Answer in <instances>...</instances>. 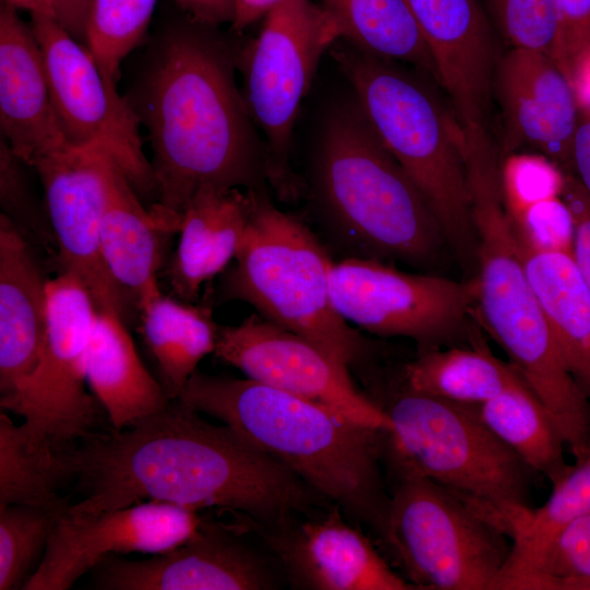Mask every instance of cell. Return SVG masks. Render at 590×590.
<instances>
[{
    "mask_svg": "<svg viewBox=\"0 0 590 590\" xmlns=\"http://www.w3.org/2000/svg\"><path fill=\"white\" fill-rule=\"evenodd\" d=\"M62 459L81 494L67 510L75 516L156 500L275 526L332 506L284 463L179 399L125 429L92 434Z\"/></svg>",
    "mask_w": 590,
    "mask_h": 590,
    "instance_id": "cell-1",
    "label": "cell"
},
{
    "mask_svg": "<svg viewBox=\"0 0 590 590\" xmlns=\"http://www.w3.org/2000/svg\"><path fill=\"white\" fill-rule=\"evenodd\" d=\"M214 27L188 22L157 40L128 101L149 131L157 201L150 212L177 234L202 190L264 189L267 156L234 76V56Z\"/></svg>",
    "mask_w": 590,
    "mask_h": 590,
    "instance_id": "cell-2",
    "label": "cell"
},
{
    "mask_svg": "<svg viewBox=\"0 0 590 590\" xmlns=\"http://www.w3.org/2000/svg\"><path fill=\"white\" fill-rule=\"evenodd\" d=\"M274 457L381 543L390 505L386 432L250 378L197 370L178 398Z\"/></svg>",
    "mask_w": 590,
    "mask_h": 590,
    "instance_id": "cell-3",
    "label": "cell"
},
{
    "mask_svg": "<svg viewBox=\"0 0 590 590\" xmlns=\"http://www.w3.org/2000/svg\"><path fill=\"white\" fill-rule=\"evenodd\" d=\"M311 192L327 233L346 257L428 270L449 249L427 201L357 103L327 117Z\"/></svg>",
    "mask_w": 590,
    "mask_h": 590,
    "instance_id": "cell-4",
    "label": "cell"
},
{
    "mask_svg": "<svg viewBox=\"0 0 590 590\" xmlns=\"http://www.w3.org/2000/svg\"><path fill=\"white\" fill-rule=\"evenodd\" d=\"M465 164L477 235L476 315L581 459L590 453V401L563 359L526 271L502 198L498 153L472 150Z\"/></svg>",
    "mask_w": 590,
    "mask_h": 590,
    "instance_id": "cell-5",
    "label": "cell"
},
{
    "mask_svg": "<svg viewBox=\"0 0 590 590\" xmlns=\"http://www.w3.org/2000/svg\"><path fill=\"white\" fill-rule=\"evenodd\" d=\"M356 103L386 149L416 185L437 217L449 250L473 275V221L464 137L450 107L425 74L378 58L343 39L329 49Z\"/></svg>",
    "mask_w": 590,
    "mask_h": 590,
    "instance_id": "cell-6",
    "label": "cell"
},
{
    "mask_svg": "<svg viewBox=\"0 0 590 590\" xmlns=\"http://www.w3.org/2000/svg\"><path fill=\"white\" fill-rule=\"evenodd\" d=\"M366 393L386 414L384 462L428 477L456 492L509 535L533 508L541 475L500 440L471 404L404 386L397 374L366 376Z\"/></svg>",
    "mask_w": 590,
    "mask_h": 590,
    "instance_id": "cell-7",
    "label": "cell"
},
{
    "mask_svg": "<svg viewBox=\"0 0 590 590\" xmlns=\"http://www.w3.org/2000/svg\"><path fill=\"white\" fill-rule=\"evenodd\" d=\"M221 300H241L262 318L306 339L339 364L373 368L378 349L335 310L329 287L334 262L299 217L252 189V208Z\"/></svg>",
    "mask_w": 590,
    "mask_h": 590,
    "instance_id": "cell-8",
    "label": "cell"
},
{
    "mask_svg": "<svg viewBox=\"0 0 590 590\" xmlns=\"http://www.w3.org/2000/svg\"><path fill=\"white\" fill-rule=\"evenodd\" d=\"M390 505L381 547L416 590H492L509 534L462 496L384 462Z\"/></svg>",
    "mask_w": 590,
    "mask_h": 590,
    "instance_id": "cell-9",
    "label": "cell"
},
{
    "mask_svg": "<svg viewBox=\"0 0 590 590\" xmlns=\"http://www.w3.org/2000/svg\"><path fill=\"white\" fill-rule=\"evenodd\" d=\"M341 39L333 17L311 0H284L264 16L241 57L244 99L264 137L267 181L283 202L302 182L291 165L294 123L322 55Z\"/></svg>",
    "mask_w": 590,
    "mask_h": 590,
    "instance_id": "cell-10",
    "label": "cell"
},
{
    "mask_svg": "<svg viewBox=\"0 0 590 590\" xmlns=\"http://www.w3.org/2000/svg\"><path fill=\"white\" fill-rule=\"evenodd\" d=\"M332 304L359 331L412 340L417 354L471 345L480 335L471 327L476 285L434 273H413L389 262L345 257L329 274Z\"/></svg>",
    "mask_w": 590,
    "mask_h": 590,
    "instance_id": "cell-11",
    "label": "cell"
},
{
    "mask_svg": "<svg viewBox=\"0 0 590 590\" xmlns=\"http://www.w3.org/2000/svg\"><path fill=\"white\" fill-rule=\"evenodd\" d=\"M97 307L81 280H48V322L38 363L2 410L24 417L27 447L62 452L96 433L101 406L85 389L86 351Z\"/></svg>",
    "mask_w": 590,
    "mask_h": 590,
    "instance_id": "cell-12",
    "label": "cell"
},
{
    "mask_svg": "<svg viewBox=\"0 0 590 590\" xmlns=\"http://www.w3.org/2000/svg\"><path fill=\"white\" fill-rule=\"evenodd\" d=\"M50 95L61 129L73 146H98L125 172L139 196H157L151 162L140 137V119L103 75L85 45L47 16L31 14Z\"/></svg>",
    "mask_w": 590,
    "mask_h": 590,
    "instance_id": "cell-13",
    "label": "cell"
},
{
    "mask_svg": "<svg viewBox=\"0 0 590 590\" xmlns=\"http://www.w3.org/2000/svg\"><path fill=\"white\" fill-rule=\"evenodd\" d=\"M116 164L102 148L70 145L38 158L31 168L43 185L60 271L81 280L98 310L129 326L138 319V309L113 280L101 248L102 216Z\"/></svg>",
    "mask_w": 590,
    "mask_h": 590,
    "instance_id": "cell-14",
    "label": "cell"
},
{
    "mask_svg": "<svg viewBox=\"0 0 590 590\" xmlns=\"http://www.w3.org/2000/svg\"><path fill=\"white\" fill-rule=\"evenodd\" d=\"M213 354L247 378L322 405L362 426L390 429L386 414L355 387L346 366L258 314L238 324L220 327Z\"/></svg>",
    "mask_w": 590,
    "mask_h": 590,
    "instance_id": "cell-15",
    "label": "cell"
},
{
    "mask_svg": "<svg viewBox=\"0 0 590 590\" xmlns=\"http://www.w3.org/2000/svg\"><path fill=\"white\" fill-rule=\"evenodd\" d=\"M202 518L181 545L148 559L110 555L93 569L102 590H271L284 574L272 554L250 543L249 529ZM285 578V577H284Z\"/></svg>",
    "mask_w": 590,
    "mask_h": 590,
    "instance_id": "cell-16",
    "label": "cell"
},
{
    "mask_svg": "<svg viewBox=\"0 0 590 590\" xmlns=\"http://www.w3.org/2000/svg\"><path fill=\"white\" fill-rule=\"evenodd\" d=\"M67 510L23 590H67L110 555L168 552L189 540L202 520L199 510L156 500L95 515Z\"/></svg>",
    "mask_w": 590,
    "mask_h": 590,
    "instance_id": "cell-17",
    "label": "cell"
},
{
    "mask_svg": "<svg viewBox=\"0 0 590 590\" xmlns=\"http://www.w3.org/2000/svg\"><path fill=\"white\" fill-rule=\"evenodd\" d=\"M278 560L295 589L415 590L397 574L358 526L335 505L262 526L233 512Z\"/></svg>",
    "mask_w": 590,
    "mask_h": 590,
    "instance_id": "cell-18",
    "label": "cell"
},
{
    "mask_svg": "<svg viewBox=\"0 0 590 590\" xmlns=\"http://www.w3.org/2000/svg\"><path fill=\"white\" fill-rule=\"evenodd\" d=\"M436 64L465 141L492 138L493 80L500 55L483 0H405Z\"/></svg>",
    "mask_w": 590,
    "mask_h": 590,
    "instance_id": "cell-19",
    "label": "cell"
},
{
    "mask_svg": "<svg viewBox=\"0 0 590 590\" xmlns=\"http://www.w3.org/2000/svg\"><path fill=\"white\" fill-rule=\"evenodd\" d=\"M494 97L500 113L503 157L528 149L574 174L579 97L551 56L510 48L498 59Z\"/></svg>",
    "mask_w": 590,
    "mask_h": 590,
    "instance_id": "cell-20",
    "label": "cell"
},
{
    "mask_svg": "<svg viewBox=\"0 0 590 590\" xmlns=\"http://www.w3.org/2000/svg\"><path fill=\"white\" fill-rule=\"evenodd\" d=\"M1 137L28 167L68 142L56 115L45 62L31 24L0 7Z\"/></svg>",
    "mask_w": 590,
    "mask_h": 590,
    "instance_id": "cell-21",
    "label": "cell"
},
{
    "mask_svg": "<svg viewBox=\"0 0 590 590\" xmlns=\"http://www.w3.org/2000/svg\"><path fill=\"white\" fill-rule=\"evenodd\" d=\"M48 280L31 243L0 214V406L34 371L46 337Z\"/></svg>",
    "mask_w": 590,
    "mask_h": 590,
    "instance_id": "cell-22",
    "label": "cell"
},
{
    "mask_svg": "<svg viewBox=\"0 0 590 590\" xmlns=\"http://www.w3.org/2000/svg\"><path fill=\"white\" fill-rule=\"evenodd\" d=\"M252 208V189L202 190L186 208L168 269L176 297L196 303L202 286L234 260Z\"/></svg>",
    "mask_w": 590,
    "mask_h": 590,
    "instance_id": "cell-23",
    "label": "cell"
},
{
    "mask_svg": "<svg viewBox=\"0 0 590 590\" xmlns=\"http://www.w3.org/2000/svg\"><path fill=\"white\" fill-rule=\"evenodd\" d=\"M169 235L116 164L102 216L101 248L109 274L138 311L141 303L162 291L158 272Z\"/></svg>",
    "mask_w": 590,
    "mask_h": 590,
    "instance_id": "cell-24",
    "label": "cell"
},
{
    "mask_svg": "<svg viewBox=\"0 0 590 590\" xmlns=\"http://www.w3.org/2000/svg\"><path fill=\"white\" fill-rule=\"evenodd\" d=\"M85 373L110 429H125L163 410L170 401L158 379L143 365L127 324L115 314L97 310Z\"/></svg>",
    "mask_w": 590,
    "mask_h": 590,
    "instance_id": "cell-25",
    "label": "cell"
},
{
    "mask_svg": "<svg viewBox=\"0 0 590 590\" xmlns=\"http://www.w3.org/2000/svg\"><path fill=\"white\" fill-rule=\"evenodd\" d=\"M139 333L169 400L177 399L199 363L214 353L220 326L211 307L162 291L139 306Z\"/></svg>",
    "mask_w": 590,
    "mask_h": 590,
    "instance_id": "cell-26",
    "label": "cell"
},
{
    "mask_svg": "<svg viewBox=\"0 0 590 590\" xmlns=\"http://www.w3.org/2000/svg\"><path fill=\"white\" fill-rule=\"evenodd\" d=\"M519 246L563 359L590 401V288L570 253Z\"/></svg>",
    "mask_w": 590,
    "mask_h": 590,
    "instance_id": "cell-27",
    "label": "cell"
},
{
    "mask_svg": "<svg viewBox=\"0 0 590 590\" xmlns=\"http://www.w3.org/2000/svg\"><path fill=\"white\" fill-rule=\"evenodd\" d=\"M408 388L463 404H480L523 379L482 340L417 354L396 373Z\"/></svg>",
    "mask_w": 590,
    "mask_h": 590,
    "instance_id": "cell-28",
    "label": "cell"
},
{
    "mask_svg": "<svg viewBox=\"0 0 590 590\" xmlns=\"http://www.w3.org/2000/svg\"><path fill=\"white\" fill-rule=\"evenodd\" d=\"M341 39L362 51L408 64L439 85L435 61L405 0H320Z\"/></svg>",
    "mask_w": 590,
    "mask_h": 590,
    "instance_id": "cell-29",
    "label": "cell"
},
{
    "mask_svg": "<svg viewBox=\"0 0 590 590\" xmlns=\"http://www.w3.org/2000/svg\"><path fill=\"white\" fill-rule=\"evenodd\" d=\"M479 418L531 469L558 482L569 470L566 446L552 414L521 379L498 396L471 404Z\"/></svg>",
    "mask_w": 590,
    "mask_h": 590,
    "instance_id": "cell-30",
    "label": "cell"
},
{
    "mask_svg": "<svg viewBox=\"0 0 590 590\" xmlns=\"http://www.w3.org/2000/svg\"><path fill=\"white\" fill-rule=\"evenodd\" d=\"M590 514V455L576 460L555 484L547 500L527 511L514 527L512 550L492 590H514L557 532Z\"/></svg>",
    "mask_w": 590,
    "mask_h": 590,
    "instance_id": "cell-31",
    "label": "cell"
},
{
    "mask_svg": "<svg viewBox=\"0 0 590 590\" xmlns=\"http://www.w3.org/2000/svg\"><path fill=\"white\" fill-rule=\"evenodd\" d=\"M69 483L61 452L30 449L22 425L0 413V507L19 504L67 510L60 488Z\"/></svg>",
    "mask_w": 590,
    "mask_h": 590,
    "instance_id": "cell-32",
    "label": "cell"
},
{
    "mask_svg": "<svg viewBox=\"0 0 590 590\" xmlns=\"http://www.w3.org/2000/svg\"><path fill=\"white\" fill-rule=\"evenodd\" d=\"M156 0H93L85 46L105 79L116 86L123 58L142 39Z\"/></svg>",
    "mask_w": 590,
    "mask_h": 590,
    "instance_id": "cell-33",
    "label": "cell"
},
{
    "mask_svg": "<svg viewBox=\"0 0 590 590\" xmlns=\"http://www.w3.org/2000/svg\"><path fill=\"white\" fill-rule=\"evenodd\" d=\"M64 511L19 504L0 507V590L22 589Z\"/></svg>",
    "mask_w": 590,
    "mask_h": 590,
    "instance_id": "cell-34",
    "label": "cell"
},
{
    "mask_svg": "<svg viewBox=\"0 0 590 590\" xmlns=\"http://www.w3.org/2000/svg\"><path fill=\"white\" fill-rule=\"evenodd\" d=\"M590 590V514L563 527L514 590Z\"/></svg>",
    "mask_w": 590,
    "mask_h": 590,
    "instance_id": "cell-35",
    "label": "cell"
},
{
    "mask_svg": "<svg viewBox=\"0 0 590 590\" xmlns=\"http://www.w3.org/2000/svg\"><path fill=\"white\" fill-rule=\"evenodd\" d=\"M495 32L510 48L541 51L557 62V0H483Z\"/></svg>",
    "mask_w": 590,
    "mask_h": 590,
    "instance_id": "cell-36",
    "label": "cell"
},
{
    "mask_svg": "<svg viewBox=\"0 0 590 590\" xmlns=\"http://www.w3.org/2000/svg\"><path fill=\"white\" fill-rule=\"evenodd\" d=\"M26 164L19 158L0 135V204L5 214L27 238L51 252L56 241L46 208L37 202L24 172ZM31 243V241H30Z\"/></svg>",
    "mask_w": 590,
    "mask_h": 590,
    "instance_id": "cell-37",
    "label": "cell"
},
{
    "mask_svg": "<svg viewBox=\"0 0 590 590\" xmlns=\"http://www.w3.org/2000/svg\"><path fill=\"white\" fill-rule=\"evenodd\" d=\"M565 174L539 153L517 152L504 157L499 166L503 202L512 215L538 201L560 197Z\"/></svg>",
    "mask_w": 590,
    "mask_h": 590,
    "instance_id": "cell-38",
    "label": "cell"
},
{
    "mask_svg": "<svg viewBox=\"0 0 590 590\" xmlns=\"http://www.w3.org/2000/svg\"><path fill=\"white\" fill-rule=\"evenodd\" d=\"M508 217L523 246L538 251L571 255L574 222L560 197L538 201Z\"/></svg>",
    "mask_w": 590,
    "mask_h": 590,
    "instance_id": "cell-39",
    "label": "cell"
},
{
    "mask_svg": "<svg viewBox=\"0 0 590 590\" xmlns=\"http://www.w3.org/2000/svg\"><path fill=\"white\" fill-rule=\"evenodd\" d=\"M560 34L557 63L575 88L590 57V0H557Z\"/></svg>",
    "mask_w": 590,
    "mask_h": 590,
    "instance_id": "cell-40",
    "label": "cell"
},
{
    "mask_svg": "<svg viewBox=\"0 0 590 590\" xmlns=\"http://www.w3.org/2000/svg\"><path fill=\"white\" fill-rule=\"evenodd\" d=\"M560 198L568 206L574 222L571 257L590 288V200L579 179L571 173L565 174Z\"/></svg>",
    "mask_w": 590,
    "mask_h": 590,
    "instance_id": "cell-41",
    "label": "cell"
},
{
    "mask_svg": "<svg viewBox=\"0 0 590 590\" xmlns=\"http://www.w3.org/2000/svg\"><path fill=\"white\" fill-rule=\"evenodd\" d=\"M14 9L47 16L85 45L86 24L93 0H2Z\"/></svg>",
    "mask_w": 590,
    "mask_h": 590,
    "instance_id": "cell-42",
    "label": "cell"
},
{
    "mask_svg": "<svg viewBox=\"0 0 590 590\" xmlns=\"http://www.w3.org/2000/svg\"><path fill=\"white\" fill-rule=\"evenodd\" d=\"M188 17L199 24L216 27L233 23L235 0H176Z\"/></svg>",
    "mask_w": 590,
    "mask_h": 590,
    "instance_id": "cell-43",
    "label": "cell"
},
{
    "mask_svg": "<svg viewBox=\"0 0 590 590\" xmlns=\"http://www.w3.org/2000/svg\"><path fill=\"white\" fill-rule=\"evenodd\" d=\"M574 175L590 200V115L579 118L574 142Z\"/></svg>",
    "mask_w": 590,
    "mask_h": 590,
    "instance_id": "cell-44",
    "label": "cell"
},
{
    "mask_svg": "<svg viewBox=\"0 0 590 590\" xmlns=\"http://www.w3.org/2000/svg\"><path fill=\"white\" fill-rule=\"evenodd\" d=\"M284 0H235V17L232 30L243 32L258 19L264 17L269 11Z\"/></svg>",
    "mask_w": 590,
    "mask_h": 590,
    "instance_id": "cell-45",
    "label": "cell"
}]
</instances>
